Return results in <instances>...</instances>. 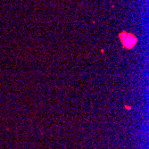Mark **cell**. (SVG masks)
<instances>
[{"label": "cell", "instance_id": "6da1fadb", "mask_svg": "<svg viewBox=\"0 0 149 149\" xmlns=\"http://www.w3.org/2000/svg\"><path fill=\"white\" fill-rule=\"evenodd\" d=\"M120 41H121V44L123 46L125 47V48H132L137 43V38L135 37L133 34L131 33H129V32H121L120 34Z\"/></svg>", "mask_w": 149, "mask_h": 149}]
</instances>
